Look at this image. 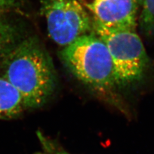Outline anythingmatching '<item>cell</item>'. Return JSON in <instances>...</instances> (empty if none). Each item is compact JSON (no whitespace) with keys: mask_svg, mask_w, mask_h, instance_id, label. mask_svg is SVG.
<instances>
[{"mask_svg":"<svg viewBox=\"0 0 154 154\" xmlns=\"http://www.w3.org/2000/svg\"><path fill=\"white\" fill-rule=\"evenodd\" d=\"M0 72L20 93L26 109L46 103L56 88L52 60L35 37L23 38L5 58Z\"/></svg>","mask_w":154,"mask_h":154,"instance_id":"6da1fadb","label":"cell"},{"mask_svg":"<svg viewBox=\"0 0 154 154\" xmlns=\"http://www.w3.org/2000/svg\"><path fill=\"white\" fill-rule=\"evenodd\" d=\"M60 57L77 79L96 92L108 94L118 88L109 51L93 31L64 47Z\"/></svg>","mask_w":154,"mask_h":154,"instance_id":"7a4b0ae2","label":"cell"},{"mask_svg":"<svg viewBox=\"0 0 154 154\" xmlns=\"http://www.w3.org/2000/svg\"><path fill=\"white\" fill-rule=\"evenodd\" d=\"M93 24V32L105 43L112 57L118 87L140 80L149 59L136 28H108Z\"/></svg>","mask_w":154,"mask_h":154,"instance_id":"3957f363","label":"cell"},{"mask_svg":"<svg viewBox=\"0 0 154 154\" xmlns=\"http://www.w3.org/2000/svg\"><path fill=\"white\" fill-rule=\"evenodd\" d=\"M41 11L50 38L63 48L93 31V19L79 0H42Z\"/></svg>","mask_w":154,"mask_h":154,"instance_id":"277c9868","label":"cell"},{"mask_svg":"<svg viewBox=\"0 0 154 154\" xmlns=\"http://www.w3.org/2000/svg\"><path fill=\"white\" fill-rule=\"evenodd\" d=\"M93 23L108 28H136L139 0H79Z\"/></svg>","mask_w":154,"mask_h":154,"instance_id":"5b68a950","label":"cell"},{"mask_svg":"<svg viewBox=\"0 0 154 154\" xmlns=\"http://www.w3.org/2000/svg\"><path fill=\"white\" fill-rule=\"evenodd\" d=\"M25 109L26 108L20 93L0 75V120L15 118Z\"/></svg>","mask_w":154,"mask_h":154,"instance_id":"8992f818","label":"cell"},{"mask_svg":"<svg viewBox=\"0 0 154 154\" xmlns=\"http://www.w3.org/2000/svg\"><path fill=\"white\" fill-rule=\"evenodd\" d=\"M8 14H0V65L11 51L23 38L17 26Z\"/></svg>","mask_w":154,"mask_h":154,"instance_id":"52a82bcc","label":"cell"},{"mask_svg":"<svg viewBox=\"0 0 154 154\" xmlns=\"http://www.w3.org/2000/svg\"><path fill=\"white\" fill-rule=\"evenodd\" d=\"M141 6L140 25L143 31L151 34L154 32V0H139Z\"/></svg>","mask_w":154,"mask_h":154,"instance_id":"ba28073f","label":"cell"},{"mask_svg":"<svg viewBox=\"0 0 154 154\" xmlns=\"http://www.w3.org/2000/svg\"><path fill=\"white\" fill-rule=\"evenodd\" d=\"M22 0H0V14H8L21 5Z\"/></svg>","mask_w":154,"mask_h":154,"instance_id":"9c48e42d","label":"cell"},{"mask_svg":"<svg viewBox=\"0 0 154 154\" xmlns=\"http://www.w3.org/2000/svg\"><path fill=\"white\" fill-rule=\"evenodd\" d=\"M54 154H69V153L66 152H65V151L59 150V151H57Z\"/></svg>","mask_w":154,"mask_h":154,"instance_id":"30bf717a","label":"cell"}]
</instances>
